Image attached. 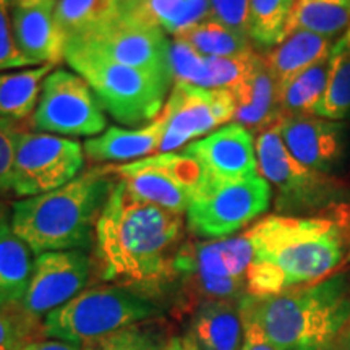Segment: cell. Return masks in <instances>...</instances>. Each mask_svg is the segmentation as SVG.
I'll use <instances>...</instances> for the list:
<instances>
[{
    "label": "cell",
    "instance_id": "22",
    "mask_svg": "<svg viewBox=\"0 0 350 350\" xmlns=\"http://www.w3.org/2000/svg\"><path fill=\"white\" fill-rule=\"evenodd\" d=\"M191 338L200 350H242L240 306L229 300H204L195 314Z\"/></svg>",
    "mask_w": 350,
    "mask_h": 350
},
{
    "label": "cell",
    "instance_id": "33",
    "mask_svg": "<svg viewBox=\"0 0 350 350\" xmlns=\"http://www.w3.org/2000/svg\"><path fill=\"white\" fill-rule=\"evenodd\" d=\"M10 7L12 0H0V72L31 65L15 42Z\"/></svg>",
    "mask_w": 350,
    "mask_h": 350
},
{
    "label": "cell",
    "instance_id": "13",
    "mask_svg": "<svg viewBox=\"0 0 350 350\" xmlns=\"http://www.w3.org/2000/svg\"><path fill=\"white\" fill-rule=\"evenodd\" d=\"M65 44L83 47L126 67L172 73L170 42L163 29L125 10L112 23Z\"/></svg>",
    "mask_w": 350,
    "mask_h": 350
},
{
    "label": "cell",
    "instance_id": "39",
    "mask_svg": "<svg viewBox=\"0 0 350 350\" xmlns=\"http://www.w3.org/2000/svg\"><path fill=\"white\" fill-rule=\"evenodd\" d=\"M164 350H200V347L196 345L195 339L191 336H185V338L170 339Z\"/></svg>",
    "mask_w": 350,
    "mask_h": 350
},
{
    "label": "cell",
    "instance_id": "43",
    "mask_svg": "<svg viewBox=\"0 0 350 350\" xmlns=\"http://www.w3.org/2000/svg\"><path fill=\"white\" fill-rule=\"evenodd\" d=\"M287 2V5H288V8H292V5H294V3L297 2V0H286Z\"/></svg>",
    "mask_w": 350,
    "mask_h": 350
},
{
    "label": "cell",
    "instance_id": "46",
    "mask_svg": "<svg viewBox=\"0 0 350 350\" xmlns=\"http://www.w3.org/2000/svg\"><path fill=\"white\" fill-rule=\"evenodd\" d=\"M349 240H350V235H349Z\"/></svg>",
    "mask_w": 350,
    "mask_h": 350
},
{
    "label": "cell",
    "instance_id": "38",
    "mask_svg": "<svg viewBox=\"0 0 350 350\" xmlns=\"http://www.w3.org/2000/svg\"><path fill=\"white\" fill-rule=\"evenodd\" d=\"M18 350H81V345L65 342V340L47 339V340H33V342H26L23 347Z\"/></svg>",
    "mask_w": 350,
    "mask_h": 350
},
{
    "label": "cell",
    "instance_id": "10",
    "mask_svg": "<svg viewBox=\"0 0 350 350\" xmlns=\"http://www.w3.org/2000/svg\"><path fill=\"white\" fill-rule=\"evenodd\" d=\"M33 126L38 133L96 137L107 126V117L85 78L59 68L44 80Z\"/></svg>",
    "mask_w": 350,
    "mask_h": 350
},
{
    "label": "cell",
    "instance_id": "4",
    "mask_svg": "<svg viewBox=\"0 0 350 350\" xmlns=\"http://www.w3.org/2000/svg\"><path fill=\"white\" fill-rule=\"evenodd\" d=\"M116 177L113 167H94L54 191L20 200L12 208L13 229L34 255L86 250Z\"/></svg>",
    "mask_w": 350,
    "mask_h": 350
},
{
    "label": "cell",
    "instance_id": "15",
    "mask_svg": "<svg viewBox=\"0 0 350 350\" xmlns=\"http://www.w3.org/2000/svg\"><path fill=\"white\" fill-rule=\"evenodd\" d=\"M91 260L85 250L47 252L38 255L28 291L18 304L26 321L47 314L68 304L86 287Z\"/></svg>",
    "mask_w": 350,
    "mask_h": 350
},
{
    "label": "cell",
    "instance_id": "37",
    "mask_svg": "<svg viewBox=\"0 0 350 350\" xmlns=\"http://www.w3.org/2000/svg\"><path fill=\"white\" fill-rule=\"evenodd\" d=\"M242 350H278L265 338L260 327L252 321H243Z\"/></svg>",
    "mask_w": 350,
    "mask_h": 350
},
{
    "label": "cell",
    "instance_id": "1",
    "mask_svg": "<svg viewBox=\"0 0 350 350\" xmlns=\"http://www.w3.org/2000/svg\"><path fill=\"white\" fill-rule=\"evenodd\" d=\"M94 234L106 281L144 295L163 291L177 278L183 216L137 198L120 180L109 195Z\"/></svg>",
    "mask_w": 350,
    "mask_h": 350
},
{
    "label": "cell",
    "instance_id": "29",
    "mask_svg": "<svg viewBox=\"0 0 350 350\" xmlns=\"http://www.w3.org/2000/svg\"><path fill=\"white\" fill-rule=\"evenodd\" d=\"M336 62L325 94L312 113L321 119L338 122L350 116V51L344 38L334 44Z\"/></svg>",
    "mask_w": 350,
    "mask_h": 350
},
{
    "label": "cell",
    "instance_id": "9",
    "mask_svg": "<svg viewBox=\"0 0 350 350\" xmlns=\"http://www.w3.org/2000/svg\"><path fill=\"white\" fill-rule=\"evenodd\" d=\"M253 247L247 235L211 242L182 245L175 260V273L191 292L206 300L242 297Z\"/></svg>",
    "mask_w": 350,
    "mask_h": 350
},
{
    "label": "cell",
    "instance_id": "24",
    "mask_svg": "<svg viewBox=\"0 0 350 350\" xmlns=\"http://www.w3.org/2000/svg\"><path fill=\"white\" fill-rule=\"evenodd\" d=\"M124 8L175 38L211 18L209 0H133L124 3Z\"/></svg>",
    "mask_w": 350,
    "mask_h": 350
},
{
    "label": "cell",
    "instance_id": "11",
    "mask_svg": "<svg viewBox=\"0 0 350 350\" xmlns=\"http://www.w3.org/2000/svg\"><path fill=\"white\" fill-rule=\"evenodd\" d=\"M85 148L49 133L20 131L13 161L12 191L21 198L49 193L78 177Z\"/></svg>",
    "mask_w": 350,
    "mask_h": 350
},
{
    "label": "cell",
    "instance_id": "7",
    "mask_svg": "<svg viewBox=\"0 0 350 350\" xmlns=\"http://www.w3.org/2000/svg\"><path fill=\"white\" fill-rule=\"evenodd\" d=\"M258 172L275 190V208L282 213H310L338 206L347 185L329 174L300 164L288 152L278 126L261 131L256 139Z\"/></svg>",
    "mask_w": 350,
    "mask_h": 350
},
{
    "label": "cell",
    "instance_id": "42",
    "mask_svg": "<svg viewBox=\"0 0 350 350\" xmlns=\"http://www.w3.org/2000/svg\"><path fill=\"white\" fill-rule=\"evenodd\" d=\"M344 41H345V44H347V47H349V51H350V26H349L347 33H345V36H344Z\"/></svg>",
    "mask_w": 350,
    "mask_h": 350
},
{
    "label": "cell",
    "instance_id": "45",
    "mask_svg": "<svg viewBox=\"0 0 350 350\" xmlns=\"http://www.w3.org/2000/svg\"><path fill=\"white\" fill-rule=\"evenodd\" d=\"M0 350H8V349H0Z\"/></svg>",
    "mask_w": 350,
    "mask_h": 350
},
{
    "label": "cell",
    "instance_id": "30",
    "mask_svg": "<svg viewBox=\"0 0 350 350\" xmlns=\"http://www.w3.org/2000/svg\"><path fill=\"white\" fill-rule=\"evenodd\" d=\"M177 39L190 44L195 51L208 57H234L252 51L247 36L232 31L214 18L187 29Z\"/></svg>",
    "mask_w": 350,
    "mask_h": 350
},
{
    "label": "cell",
    "instance_id": "8",
    "mask_svg": "<svg viewBox=\"0 0 350 350\" xmlns=\"http://www.w3.org/2000/svg\"><path fill=\"white\" fill-rule=\"evenodd\" d=\"M273 188L261 175L237 182L201 183L187 209L188 229L204 239H227L268 211Z\"/></svg>",
    "mask_w": 350,
    "mask_h": 350
},
{
    "label": "cell",
    "instance_id": "44",
    "mask_svg": "<svg viewBox=\"0 0 350 350\" xmlns=\"http://www.w3.org/2000/svg\"><path fill=\"white\" fill-rule=\"evenodd\" d=\"M129 2H133V0H124V3H129Z\"/></svg>",
    "mask_w": 350,
    "mask_h": 350
},
{
    "label": "cell",
    "instance_id": "34",
    "mask_svg": "<svg viewBox=\"0 0 350 350\" xmlns=\"http://www.w3.org/2000/svg\"><path fill=\"white\" fill-rule=\"evenodd\" d=\"M209 2H211V18L227 26L232 31L248 38L250 0H209Z\"/></svg>",
    "mask_w": 350,
    "mask_h": 350
},
{
    "label": "cell",
    "instance_id": "27",
    "mask_svg": "<svg viewBox=\"0 0 350 350\" xmlns=\"http://www.w3.org/2000/svg\"><path fill=\"white\" fill-rule=\"evenodd\" d=\"M124 10V0H59L54 15L67 42L112 23Z\"/></svg>",
    "mask_w": 350,
    "mask_h": 350
},
{
    "label": "cell",
    "instance_id": "41",
    "mask_svg": "<svg viewBox=\"0 0 350 350\" xmlns=\"http://www.w3.org/2000/svg\"><path fill=\"white\" fill-rule=\"evenodd\" d=\"M15 3H21V5H34V3H42L47 0H13Z\"/></svg>",
    "mask_w": 350,
    "mask_h": 350
},
{
    "label": "cell",
    "instance_id": "26",
    "mask_svg": "<svg viewBox=\"0 0 350 350\" xmlns=\"http://www.w3.org/2000/svg\"><path fill=\"white\" fill-rule=\"evenodd\" d=\"M52 68L54 65H39L20 72H0V119L20 122L31 116Z\"/></svg>",
    "mask_w": 350,
    "mask_h": 350
},
{
    "label": "cell",
    "instance_id": "23",
    "mask_svg": "<svg viewBox=\"0 0 350 350\" xmlns=\"http://www.w3.org/2000/svg\"><path fill=\"white\" fill-rule=\"evenodd\" d=\"M331 47V38L306 29H295L265 55V62L281 88L301 70L323 59Z\"/></svg>",
    "mask_w": 350,
    "mask_h": 350
},
{
    "label": "cell",
    "instance_id": "35",
    "mask_svg": "<svg viewBox=\"0 0 350 350\" xmlns=\"http://www.w3.org/2000/svg\"><path fill=\"white\" fill-rule=\"evenodd\" d=\"M20 130L15 122L0 119V193L12 191L13 161Z\"/></svg>",
    "mask_w": 350,
    "mask_h": 350
},
{
    "label": "cell",
    "instance_id": "25",
    "mask_svg": "<svg viewBox=\"0 0 350 350\" xmlns=\"http://www.w3.org/2000/svg\"><path fill=\"white\" fill-rule=\"evenodd\" d=\"M334 62L336 47L332 46L323 59L301 70L279 88V104L284 117L312 113L313 107L325 94Z\"/></svg>",
    "mask_w": 350,
    "mask_h": 350
},
{
    "label": "cell",
    "instance_id": "32",
    "mask_svg": "<svg viewBox=\"0 0 350 350\" xmlns=\"http://www.w3.org/2000/svg\"><path fill=\"white\" fill-rule=\"evenodd\" d=\"M81 350H164V347L154 332L133 325L104 338L88 340Z\"/></svg>",
    "mask_w": 350,
    "mask_h": 350
},
{
    "label": "cell",
    "instance_id": "19",
    "mask_svg": "<svg viewBox=\"0 0 350 350\" xmlns=\"http://www.w3.org/2000/svg\"><path fill=\"white\" fill-rule=\"evenodd\" d=\"M235 99V124L253 130H268L284 119L279 104V86L265 57H258L247 78L232 88Z\"/></svg>",
    "mask_w": 350,
    "mask_h": 350
},
{
    "label": "cell",
    "instance_id": "28",
    "mask_svg": "<svg viewBox=\"0 0 350 350\" xmlns=\"http://www.w3.org/2000/svg\"><path fill=\"white\" fill-rule=\"evenodd\" d=\"M350 26V0H297L288 13L286 36L306 29L332 38Z\"/></svg>",
    "mask_w": 350,
    "mask_h": 350
},
{
    "label": "cell",
    "instance_id": "14",
    "mask_svg": "<svg viewBox=\"0 0 350 350\" xmlns=\"http://www.w3.org/2000/svg\"><path fill=\"white\" fill-rule=\"evenodd\" d=\"M235 116V99L230 90H204L174 81L163 111L164 133L159 151L170 152L193 138L227 124Z\"/></svg>",
    "mask_w": 350,
    "mask_h": 350
},
{
    "label": "cell",
    "instance_id": "6",
    "mask_svg": "<svg viewBox=\"0 0 350 350\" xmlns=\"http://www.w3.org/2000/svg\"><path fill=\"white\" fill-rule=\"evenodd\" d=\"M157 313V306L139 292L122 286H99L86 288L47 314L42 332L51 339L83 345Z\"/></svg>",
    "mask_w": 350,
    "mask_h": 350
},
{
    "label": "cell",
    "instance_id": "36",
    "mask_svg": "<svg viewBox=\"0 0 350 350\" xmlns=\"http://www.w3.org/2000/svg\"><path fill=\"white\" fill-rule=\"evenodd\" d=\"M8 308H0V349L18 350L26 342L25 326L28 325L25 318H15L8 314Z\"/></svg>",
    "mask_w": 350,
    "mask_h": 350
},
{
    "label": "cell",
    "instance_id": "20",
    "mask_svg": "<svg viewBox=\"0 0 350 350\" xmlns=\"http://www.w3.org/2000/svg\"><path fill=\"white\" fill-rule=\"evenodd\" d=\"M31 253L13 229L12 214L0 203V308L16 306L25 297L34 268Z\"/></svg>",
    "mask_w": 350,
    "mask_h": 350
},
{
    "label": "cell",
    "instance_id": "40",
    "mask_svg": "<svg viewBox=\"0 0 350 350\" xmlns=\"http://www.w3.org/2000/svg\"><path fill=\"white\" fill-rule=\"evenodd\" d=\"M334 350H350V325L345 327V331L340 336Z\"/></svg>",
    "mask_w": 350,
    "mask_h": 350
},
{
    "label": "cell",
    "instance_id": "3",
    "mask_svg": "<svg viewBox=\"0 0 350 350\" xmlns=\"http://www.w3.org/2000/svg\"><path fill=\"white\" fill-rule=\"evenodd\" d=\"M243 321L260 327L278 350H334L350 325V275H329L278 295H243Z\"/></svg>",
    "mask_w": 350,
    "mask_h": 350
},
{
    "label": "cell",
    "instance_id": "31",
    "mask_svg": "<svg viewBox=\"0 0 350 350\" xmlns=\"http://www.w3.org/2000/svg\"><path fill=\"white\" fill-rule=\"evenodd\" d=\"M288 13L286 0H250L248 38L262 49H273L286 38Z\"/></svg>",
    "mask_w": 350,
    "mask_h": 350
},
{
    "label": "cell",
    "instance_id": "21",
    "mask_svg": "<svg viewBox=\"0 0 350 350\" xmlns=\"http://www.w3.org/2000/svg\"><path fill=\"white\" fill-rule=\"evenodd\" d=\"M164 133V117L161 113L142 129L124 130L112 126L106 133L88 139L85 151L94 163H124L159 151Z\"/></svg>",
    "mask_w": 350,
    "mask_h": 350
},
{
    "label": "cell",
    "instance_id": "5",
    "mask_svg": "<svg viewBox=\"0 0 350 350\" xmlns=\"http://www.w3.org/2000/svg\"><path fill=\"white\" fill-rule=\"evenodd\" d=\"M65 60L120 124L148 125L163 113L172 73L126 67L72 44H65Z\"/></svg>",
    "mask_w": 350,
    "mask_h": 350
},
{
    "label": "cell",
    "instance_id": "12",
    "mask_svg": "<svg viewBox=\"0 0 350 350\" xmlns=\"http://www.w3.org/2000/svg\"><path fill=\"white\" fill-rule=\"evenodd\" d=\"M113 170L131 195L178 214L187 213L206 178L200 164L185 152H161Z\"/></svg>",
    "mask_w": 350,
    "mask_h": 350
},
{
    "label": "cell",
    "instance_id": "18",
    "mask_svg": "<svg viewBox=\"0 0 350 350\" xmlns=\"http://www.w3.org/2000/svg\"><path fill=\"white\" fill-rule=\"evenodd\" d=\"M55 0L34 5L13 2L12 26L15 42L31 65H55L65 59V38L55 21Z\"/></svg>",
    "mask_w": 350,
    "mask_h": 350
},
{
    "label": "cell",
    "instance_id": "17",
    "mask_svg": "<svg viewBox=\"0 0 350 350\" xmlns=\"http://www.w3.org/2000/svg\"><path fill=\"white\" fill-rule=\"evenodd\" d=\"M279 133L292 156L305 167L329 174L345 152L344 125L313 116H287L279 122Z\"/></svg>",
    "mask_w": 350,
    "mask_h": 350
},
{
    "label": "cell",
    "instance_id": "2",
    "mask_svg": "<svg viewBox=\"0 0 350 350\" xmlns=\"http://www.w3.org/2000/svg\"><path fill=\"white\" fill-rule=\"evenodd\" d=\"M349 224L347 204L329 208L326 216L261 219L245 234L253 247L247 294L278 295L325 281L344 261Z\"/></svg>",
    "mask_w": 350,
    "mask_h": 350
},
{
    "label": "cell",
    "instance_id": "16",
    "mask_svg": "<svg viewBox=\"0 0 350 350\" xmlns=\"http://www.w3.org/2000/svg\"><path fill=\"white\" fill-rule=\"evenodd\" d=\"M182 152L193 157L208 180L237 182L260 175L252 131L235 122L187 144Z\"/></svg>",
    "mask_w": 350,
    "mask_h": 350
}]
</instances>
